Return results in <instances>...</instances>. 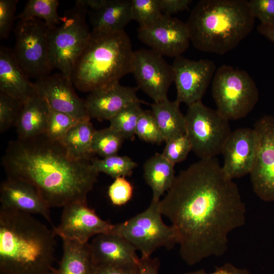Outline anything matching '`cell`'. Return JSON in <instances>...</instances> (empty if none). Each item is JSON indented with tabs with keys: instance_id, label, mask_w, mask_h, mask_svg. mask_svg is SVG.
Segmentation results:
<instances>
[{
	"instance_id": "1",
	"label": "cell",
	"mask_w": 274,
	"mask_h": 274,
	"mask_svg": "<svg viewBox=\"0 0 274 274\" xmlns=\"http://www.w3.org/2000/svg\"><path fill=\"white\" fill-rule=\"evenodd\" d=\"M159 207L179 239L180 254L193 265L228 249V235L246 222L238 188L216 158L200 159L181 170Z\"/></svg>"
},
{
	"instance_id": "2",
	"label": "cell",
	"mask_w": 274,
	"mask_h": 274,
	"mask_svg": "<svg viewBox=\"0 0 274 274\" xmlns=\"http://www.w3.org/2000/svg\"><path fill=\"white\" fill-rule=\"evenodd\" d=\"M2 165L7 176L34 186L50 208L86 202L99 174L91 160L72 159L62 144L44 134L11 141Z\"/></svg>"
},
{
	"instance_id": "3",
	"label": "cell",
	"mask_w": 274,
	"mask_h": 274,
	"mask_svg": "<svg viewBox=\"0 0 274 274\" xmlns=\"http://www.w3.org/2000/svg\"><path fill=\"white\" fill-rule=\"evenodd\" d=\"M56 235L31 214L1 208V273L53 274Z\"/></svg>"
},
{
	"instance_id": "4",
	"label": "cell",
	"mask_w": 274,
	"mask_h": 274,
	"mask_svg": "<svg viewBox=\"0 0 274 274\" xmlns=\"http://www.w3.org/2000/svg\"><path fill=\"white\" fill-rule=\"evenodd\" d=\"M255 18L246 0H201L186 24L190 42L198 50L223 55L252 31Z\"/></svg>"
},
{
	"instance_id": "5",
	"label": "cell",
	"mask_w": 274,
	"mask_h": 274,
	"mask_svg": "<svg viewBox=\"0 0 274 274\" xmlns=\"http://www.w3.org/2000/svg\"><path fill=\"white\" fill-rule=\"evenodd\" d=\"M134 51L125 31L92 30L74 67L72 81L83 92L119 82L131 73Z\"/></svg>"
},
{
	"instance_id": "6",
	"label": "cell",
	"mask_w": 274,
	"mask_h": 274,
	"mask_svg": "<svg viewBox=\"0 0 274 274\" xmlns=\"http://www.w3.org/2000/svg\"><path fill=\"white\" fill-rule=\"evenodd\" d=\"M88 11L81 0L76 1L61 16V23L49 31L51 65L72 81L76 63L91 32L86 21Z\"/></svg>"
},
{
	"instance_id": "7",
	"label": "cell",
	"mask_w": 274,
	"mask_h": 274,
	"mask_svg": "<svg viewBox=\"0 0 274 274\" xmlns=\"http://www.w3.org/2000/svg\"><path fill=\"white\" fill-rule=\"evenodd\" d=\"M212 93L216 109L229 121L246 117L259 100L257 87L250 75L226 64L215 72Z\"/></svg>"
},
{
	"instance_id": "8",
	"label": "cell",
	"mask_w": 274,
	"mask_h": 274,
	"mask_svg": "<svg viewBox=\"0 0 274 274\" xmlns=\"http://www.w3.org/2000/svg\"><path fill=\"white\" fill-rule=\"evenodd\" d=\"M159 202L152 200L143 212L124 222L113 224L110 232L127 241L141 252V257H151L160 247L171 249L179 243L174 228L165 224L162 220Z\"/></svg>"
},
{
	"instance_id": "9",
	"label": "cell",
	"mask_w": 274,
	"mask_h": 274,
	"mask_svg": "<svg viewBox=\"0 0 274 274\" xmlns=\"http://www.w3.org/2000/svg\"><path fill=\"white\" fill-rule=\"evenodd\" d=\"M185 118V134L192 151L200 159L214 158L221 154L232 132L228 119L201 101L188 106Z\"/></svg>"
},
{
	"instance_id": "10",
	"label": "cell",
	"mask_w": 274,
	"mask_h": 274,
	"mask_svg": "<svg viewBox=\"0 0 274 274\" xmlns=\"http://www.w3.org/2000/svg\"><path fill=\"white\" fill-rule=\"evenodd\" d=\"M49 28L38 19L19 20L14 28L16 43L13 52L29 78L37 80L53 69L50 58Z\"/></svg>"
},
{
	"instance_id": "11",
	"label": "cell",
	"mask_w": 274,
	"mask_h": 274,
	"mask_svg": "<svg viewBox=\"0 0 274 274\" xmlns=\"http://www.w3.org/2000/svg\"><path fill=\"white\" fill-rule=\"evenodd\" d=\"M131 73L138 88L154 102L167 98V93L174 82V75L172 65L163 56L150 49L134 51Z\"/></svg>"
},
{
	"instance_id": "12",
	"label": "cell",
	"mask_w": 274,
	"mask_h": 274,
	"mask_svg": "<svg viewBox=\"0 0 274 274\" xmlns=\"http://www.w3.org/2000/svg\"><path fill=\"white\" fill-rule=\"evenodd\" d=\"M259 137L256 162L250 180L255 194L261 200L274 201V117L263 116L254 125Z\"/></svg>"
},
{
	"instance_id": "13",
	"label": "cell",
	"mask_w": 274,
	"mask_h": 274,
	"mask_svg": "<svg viewBox=\"0 0 274 274\" xmlns=\"http://www.w3.org/2000/svg\"><path fill=\"white\" fill-rule=\"evenodd\" d=\"M172 66L176 100L188 106L201 101L216 71L215 63L208 59L192 60L181 55L175 58Z\"/></svg>"
},
{
	"instance_id": "14",
	"label": "cell",
	"mask_w": 274,
	"mask_h": 274,
	"mask_svg": "<svg viewBox=\"0 0 274 274\" xmlns=\"http://www.w3.org/2000/svg\"><path fill=\"white\" fill-rule=\"evenodd\" d=\"M138 37L150 49L174 58L185 52L190 42L186 22L164 14L152 24L139 27Z\"/></svg>"
},
{
	"instance_id": "15",
	"label": "cell",
	"mask_w": 274,
	"mask_h": 274,
	"mask_svg": "<svg viewBox=\"0 0 274 274\" xmlns=\"http://www.w3.org/2000/svg\"><path fill=\"white\" fill-rule=\"evenodd\" d=\"M63 208L60 223L53 228L62 240L85 244L91 237L112 230L113 224L100 218L87 201L75 202Z\"/></svg>"
},
{
	"instance_id": "16",
	"label": "cell",
	"mask_w": 274,
	"mask_h": 274,
	"mask_svg": "<svg viewBox=\"0 0 274 274\" xmlns=\"http://www.w3.org/2000/svg\"><path fill=\"white\" fill-rule=\"evenodd\" d=\"M36 90L53 110L65 113L79 121L90 120L85 100L74 90L73 81L61 73L36 80Z\"/></svg>"
},
{
	"instance_id": "17",
	"label": "cell",
	"mask_w": 274,
	"mask_h": 274,
	"mask_svg": "<svg viewBox=\"0 0 274 274\" xmlns=\"http://www.w3.org/2000/svg\"><path fill=\"white\" fill-rule=\"evenodd\" d=\"M259 137L256 130L248 127L232 131L223 147L222 169L233 180L250 174L256 161Z\"/></svg>"
},
{
	"instance_id": "18",
	"label": "cell",
	"mask_w": 274,
	"mask_h": 274,
	"mask_svg": "<svg viewBox=\"0 0 274 274\" xmlns=\"http://www.w3.org/2000/svg\"><path fill=\"white\" fill-rule=\"evenodd\" d=\"M1 208L30 214H38L53 226L50 207L37 189L30 183L7 176L0 187Z\"/></svg>"
},
{
	"instance_id": "19",
	"label": "cell",
	"mask_w": 274,
	"mask_h": 274,
	"mask_svg": "<svg viewBox=\"0 0 274 274\" xmlns=\"http://www.w3.org/2000/svg\"><path fill=\"white\" fill-rule=\"evenodd\" d=\"M138 89L118 82L89 92L85 100L89 117L99 121L110 120L125 107L142 101L138 97Z\"/></svg>"
},
{
	"instance_id": "20",
	"label": "cell",
	"mask_w": 274,
	"mask_h": 274,
	"mask_svg": "<svg viewBox=\"0 0 274 274\" xmlns=\"http://www.w3.org/2000/svg\"><path fill=\"white\" fill-rule=\"evenodd\" d=\"M95 265H138L136 249L123 237L112 233L94 236L89 243Z\"/></svg>"
},
{
	"instance_id": "21",
	"label": "cell",
	"mask_w": 274,
	"mask_h": 274,
	"mask_svg": "<svg viewBox=\"0 0 274 274\" xmlns=\"http://www.w3.org/2000/svg\"><path fill=\"white\" fill-rule=\"evenodd\" d=\"M0 92L25 103L37 93L33 82L17 63L13 49L0 47Z\"/></svg>"
},
{
	"instance_id": "22",
	"label": "cell",
	"mask_w": 274,
	"mask_h": 274,
	"mask_svg": "<svg viewBox=\"0 0 274 274\" xmlns=\"http://www.w3.org/2000/svg\"><path fill=\"white\" fill-rule=\"evenodd\" d=\"M88 10L92 30L124 31L132 20L131 0H105L99 8Z\"/></svg>"
},
{
	"instance_id": "23",
	"label": "cell",
	"mask_w": 274,
	"mask_h": 274,
	"mask_svg": "<svg viewBox=\"0 0 274 274\" xmlns=\"http://www.w3.org/2000/svg\"><path fill=\"white\" fill-rule=\"evenodd\" d=\"M49 107L37 92L30 97L23 107L15 127L18 138L28 139L46 132Z\"/></svg>"
},
{
	"instance_id": "24",
	"label": "cell",
	"mask_w": 274,
	"mask_h": 274,
	"mask_svg": "<svg viewBox=\"0 0 274 274\" xmlns=\"http://www.w3.org/2000/svg\"><path fill=\"white\" fill-rule=\"evenodd\" d=\"M180 103L168 98L151 105V112L166 143L185 134V118Z\"/></svg>"
},
{
	"instance_id": "25",
	"label": "cell",
	"mask_w": 274,
	"mask_h": 274,
	"mask_svg": "<svg viewBox=\"0 0 274 274\" xmlns=\"http://www.w3.org/2000/svg\"><path fill=\"white\" fill-rule=\"evenodd\" d=\"M174 165L158 153L145 162L144 178L152 189V200L160 201V197L172 186L176 177Z\"/></svg>"
},
{
	"instance_id": "26",
	"label": "cell",
	"mask_w": 274,
	"mask_h": 274,
	"mask_svg": "<svg viewBox=\"0 0 274 274\" xmlns=\"http://www.w3.org/2000/svg\"><path fill=\"white\" fill-rule=\"evenodd\" d=\"M63 254L53 274H92L94 263L89 243L62 240Z\"/></svg>"
},
{
	"instance_id": "27",
	"label": "cell",
	"mask_w": 274,
	"mask_h": 274,
	"mask_svg": "<svg viewBox=\"0 0 274 274\" xmlns=\"http://www.w3.org/2000/svg\"><path fill=\"white\" fill-rule=\"evenodd\" d=\"M95 130L90 120L78 121L69 129L62 144L71 158L91 160L94 154L92 140Z\"/></svg>"
},
{
	"instance_id": "28",
	"label": "cell",
	"mask_w": 274,
	"mask_h": 274,
	"mask_svg": "<svg viewBox=\"0 0 274 274\" xmlns=\"http://www.w3.org/2000/svg\"><path fill=\"white\" fill-rule=\"evenodd\" d=\"M58 0H29L23 11L16 16L19 20L38 19L44 21L49 29L61 22L57 12Z\"/></svg>"
},
{
	"instance_id": "29",
	"label": "cell",
	"mask_w": 274,
	"mask_h": 274,
	"mask_svg": "<svg viewBox=\"0 0 274 274\" xmlns=\"http://www.w3.org/2000/svg\"><path fill=\"white\" fill-rule=\"evenodd\" d=\"M142 101L132 103L120 111L109 121L110 126L119 132L124 139L133 140L140 116L143 112Z\"/></svg>"
},
{
	"instance_id": "30",
	"label": "cell",
	"mask_w": 274,
	"mask_h": 274,
	"mask_svg": "<svg viewBox=\"0 0 274 274\" xmlns=\"http://www.w3.org/2000/svg\"><path fill=\"white\" fill-rule=\"evenodd\" d=\"M91 162L97 172L104 173L113 178L130 176L137 163L126 156L117 154L98 159L93 157Z\"/></svg>"
},
{
	"instance_id": "31",
	"label": "cell",
	"mask_w": 274,
	"mask_h": 274,
	"mask_svg": "<svg viewBox=\"0 0 274 274\" xmlns=\"http://www.w3.org/2000/svg\"><path fill=\"white\" fill-rule=\"evenodd\" d=\"M124 140L119 132L110 126L96 130L92 140V151L104 158L117 155Z\"/></svg>"
},
{
	"instance_id": "32",
	"label": "cell",
	"mask_w": 274,
	"mask_h": 274,
	"mask_svg": "<svg viewBox=\"0 0 274 274\" xmlns=\"http://www.w3.org/2000/svg\"><path fill=\"white\" fill-rule=\"evenodd\" d=\"M132 20L140 27L150 25L163 15L159 0H131Z\"/></svg>"
},
{
	"instance_id": "33",
	"label": "cell",
	"mask_w": 274,
	"mask_h": 274,
	"mask_svg": "<svg viewBox=\"0 0 274 274\" xmlns=\"http://www.w3.org/2000/svg\"><path fill=\"white\" fill-rule=\"evenodd\" d=\"M49 107L48 122L44 134L50 139L62 144L69 129L79 121L68 114Z\"/></svg>"
},
{
	"instance_id": "34",
	"label": "cell",
	"mask_w": 274,
	"mask_h": 274,
	"mask_svg": "<svg viewBox=\"0 0 274 274\" xmlns=\"http://www.w3.org/2000/svg\"><path fill=\"white\" fill-rule=\"evenodd\" d=\"M24 102L0 92V132L16 125Z\"/></svg>"
},
{
	"instance_id": "35",
	"label": "cell",
	"mask_w": 274,
	"mask_h": 274,
	"mask_svg": "<svg viewBox=\"0 0 274 274\" xmlns=\"http://www.w3.org/2000/svg\"><path fill=\"white\" fill-rule=\"evenodd\" d=\"M135 135L148 143L160 144L164 142L151 110H144L140 116L136 126Z\"/></svg>"
},
{
	"instance_id": "36",
	"label": "cell",
	"mask_w": 274,
	"mask_h": 274,
	"mask_svg": "<svg viewBox=\"0 0 274 274\" xmlns=\"http://www.w3.org/2000/svg\"><path fill=\"white\" fill-rule=\"evenodd\" d=\"M191 150V143L185 134L166 142L161 154L167 160L175 165L184 161Z\"/></svg>"
},
{
	"instance_id": "37",
	"label": "cell",
	"mask_w": 274,
	"mask_h": 274,
	"mask_svg": "<svg viewBox=\"0 0 274 274\" xmlns=\"http://www.w3.org/2000/svg\"><path fill=\"white\" fill-rule=\"evenodd\" d=\"M18 0H0V39H7L13 29Z\"/></svg>"
},
{
	"instance_id": "38",
	"label": "cell",
	"mask_w": 274,
	"mask_h": 274,
	"mask_svg": "<svg viewBox=\"0 0 274 274\" xmlns=\"http://www.w3.org/2000/svg\"><path fill=\"white\" fill-rule=\"evenodd\" d=\"M133 186L125 177L115 179L108 189V195L112 203L117 206L126 203L131 198Z\"/></svg>"
},
{
	"instance_id": "39",
	"label": "cell",
	"mask_w": 274,
	"mask_h": 274,
	"mask_svg": "<svg viewBox=\"0 0 274 274\" xmlns=\"http://www.w3.org/2000/svg\"><path fill=\"white\" fill-rule=\"evenodd\" d=\"M249 4L253 16L261 24L274 25V0H250Z\"/></svg>"
},
{
	"instance_id": "40",
	"label": "cell",
	"mask_w": 274,
	"mask_h": 274,
	"mask_svg": "<svg viewBox=\"0 0 274 274\" xmlns=\"http://www.w3.org/2000/svg\"><path fill=\"white\" fill-rule=\"evenodd\" d=\"M92 274H140V273L139 265H94Z\"/></svg>"
},
{
	"instance_id": "41",
	"label": "cell",
	"mask_w": 274,
	"mask_h": 274,
	"mask_svg": "<svg viewBox=\"0 0 274 274\" xmlns=\"http://www.w3.org/2000/svg\"><path fill=\"white\" fill-rule=\"evenodd\" d=\"M163 14L172 16V14L188 9L192 3L191 0H159Z\"/></svg>"
},
{
	"instance_id": "42",
	"label": "cell",
	"mask_w": 274,
	"mask_h": 274,
	"mask_svg": "<svg viewBox=\"0 0 274 274\" xmlns=\"http://www.w3.org/2000/svg\"><path fill=\"white\" fill-rule=\"evenodd\" d=\"M185 274H251L246 268H239L230 263H226L220 267H216L215 270L211 273H207L204 269L190 271Z\"/></svg>"
},
{
	"instance_id": "43",
	"label": "cell",
	"mask_w": 274,
	"mask_h": 274,
	"mask_svg": "<svg viewBox=\"0 0 274 274\" xmlns=\"http://www.w3.org/2000/svg\"><path fill=\"white\" fill-rule=\"evenodd\" d=\"M160 261L156 258L141 257L139 268L140 274H158Z\"/></svg>"
},
{
	"instance_id": "44",
	"label": "cell",
	"mask_w": 274,
	"mask_h": 274,
	"mask_svg": "<svg viewBox=\"0 0 274 274\" xmlns=\"http://www.w3.org/2000/svg\"><path fill=\"white\" fill-rule=\"evenodd\" d=\"M257 31L274 44V25L260 24Z\"/></svg>"
}]
</instances>
